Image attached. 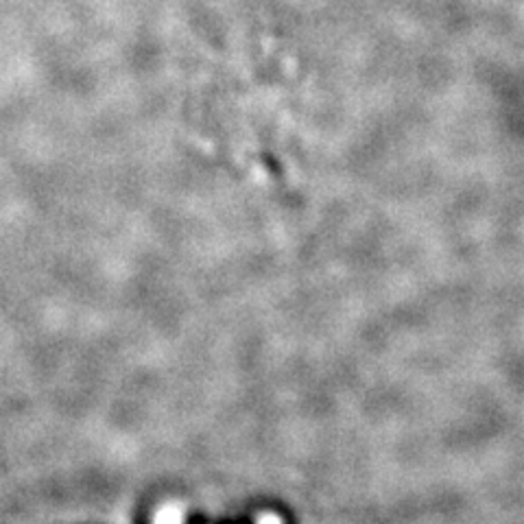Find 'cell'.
<instances>
[{
    "instance_id": "obj_1",
    "label": "cell",
    "mask_w": 524,
    "mask_h": 524,
    "mask_svg": "<svg viewBox=\"0 0 524 524\" xmlns=\"http://www.w3.org/2000/svg\"><path fill=\"white\" fill-rule=\"evenodd\" d=\"M155 524H179V511L173 509V507L162 509L160 516H157V520H155Z\"/></svg>"
},
{
    "instance_id": "obj_2",
    "label": "cell",
    "mask_w": 524,
    "mask_h": 524,
    "mask_svg": "<svg viewBox=\"0 0 524 524\" xmlns=\"http://www.w3.org/2000/svg\"><path fill=\"white\" fill-rule=\"evenodd\" d=\"M258 524H282V520L278 516H264V518H260Z\"/></svg>"
}]
</instances>
